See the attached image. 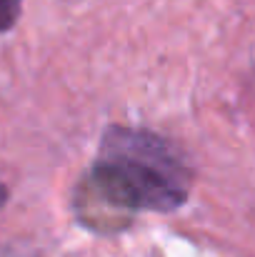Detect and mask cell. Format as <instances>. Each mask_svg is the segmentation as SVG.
<instances>
[{"label":"cell","mask_w":255,"mask_h":257,"mask_svg":"<svg viewBox=\"0 0 255 257\" xmlns=\"http://www.w3.org/2000/svg\"><path fill=\"white\" fill-rule=\"evenodd\" d=\"M5 200H8V190H5V185L0 182V207L5 205Z\"/></svg>","instance_id":"4"},{"label":"cell","mask_w":255,"mask_h":257,"mask_svg":"<svg viewBox=\"0 0 255 257\" xmlns=\"http://www.w3.org/2000/svg\"><path fill=\"white\" fill-rule=\"evenodd\" d=\"M23 10V0H0V33L10 30Z\"/></svg>","instance_id":"2"},{"label":"cell","mask_w":255,"mask_h":257,"mask_svg":"<svg viewBox=\"0 0 255 257\" xmlns=\"http://www.w3.org/2000/svg\"><path fill=\"white\" fill-rule=\"evenodd\" d=\"M0 257H28L23 250L18 247H0Z\"/></svg>","instance_id":"3"},{"label":"cell","mask_w":255,"mask_h":257,"mask_svg":"<svg viewBox=\"0 0 255 257\" xmlns=\"http://www.w3.org/2000/svg\"><path fill=\"white\" fill-rule=\"evenodd\" d=\"M190 168L168 140L135 127H108L95 165L75 190L85 225L118 230L135 212L178 210L190 192Z\"/></svg>","instance_id":"1"}]
</instances>
